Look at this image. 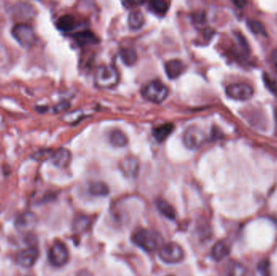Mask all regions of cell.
<instances>
[{
  "instance_id": "obj_1",
  "label": "cell",
  "mask_w": 277,
  "mask_h": 276,
  "mask_svg": "<svg viewBox=\"0 0 277 276\" xmlns=\"http://www.w3.org/2000/svg\"><path fill=\"white\" fill-rule=\"evenodd\" d=\"M132 240L138 247L143 250L152 253L157 250L162 242V237L157 233L148 229H140L137 231L132 237Z\"/></svg>"
},
{
  "instance_id": "obj_2",
  "label": "cell",
  "mask_w": 277,
  "mask_h": 276,
  "mask_svg": "<svg viewBox=\"0 0 277 276\" xmlns=\"http://www.w3.org/2000/svg\"><path fill=\"white\" fill-rule=\"evenodd\" d=\"M119 75L115 67L111 65H102L95 73V83L101 88H111L117 85Z\"/></svg>"
},
{
  "instance_id": "obj_3",
  "label": "cell",
  "mask_w": 277,
  "mask_h": 276,
  "mask_svg": "<svg viewBox=\"0 0 277 276\" xmlns=\"http://www.w3.org/2000/svg\"><path fill=\"white\" fill-rule=\"evenodd\" d=\"M12 37L25 49H29L36 42V34L32 26L28 24L19 23L12 29Z\"/></svg>"
},
{
  "instance_id": "obj_4",
  "label": "cell",
  "mask_w": 277,
  "mask_h": 276,
  "mask_svg": "<svg viewBox=\"0 0 277 276\" xmlns=\"http://www.w3.org/2000/svg\"><path fill=\"white\" fill-rule=\"evenodd\" d=\"M141 92L143 97L149 102L159 104L166 99L169 90L161 81H153L143 86Z\"/></svg>"
},
{
  "instance_id": "obj_5",
  "label": "cell",
  "mask_w": 277,
  "mask_h": 276,
  "mask_svg": "<svg viewBox=\"0 0 277 276\" xmlns=\"http://www.w3.org/2000/svg\"><path fill=\"white\" fill-rule=\"evenodd\" d=\"M159 257L166 263L174 264L184 258V251L178 243L168 242L160 248Z\"/></svg>"
},
{
  "instance_id": "obj_6",
  "label": "cell",
  "mask_w": 277,
  "mask_h": 276,
  "mask_svg": "<svg viewBox=\"0 0 277 276\" xmlns=\"http://www.w3.org/2000/svg\"><path fill=\"white\" fill-rule=\"evenodd\" d=\"M48 259L54 267H62L69 260V252L62 242H55L48 252Z\"/></svg>"
},
{
  "instance_id": "obj_7",
  "label": "cell",
  "mask_w": 277,
  "mask_h": 276,
  "mask_svg": "<svg viewBox=\"0 0 277 276\" xmlns=\"http://www.w3.org/2000/svg\"><path fill=\"white\" fill-rule=\"evenodd\" d=\"M226 94L233 100L247 101L253 97L254 88L248 83H231L227 86Z\"/></svg>"
},
{
  "instance_id": "obj_8",
  "label": "cell",
  "mask_w": 277,
  "mask_h": 276,
  "mask_svg": "<svg viewBox=\"0 0 277 276\" xmlns=\"http://www.w3.org/2000/svg\"><path fill=\"white\" fill-rule=\"evenodd\" d=\"M204 140V134L194 126L188 127L183 135V142L189 149H198Z\"/></svg>"
},
{
  "instance_id": "obj_9",
  "label": "cell",
  "mask_w": 277,
  "mask_h": 276,
  "mask_svg": "<svg viewBox=\"0 0 277 276\" xmlns=\"http://www.w3.org/2000/svg\"><path fill=\"white\" fill-rule=\"evenodd\" d=\"M39 258V252L37 248L30 247L25 248L17 253L16 261L19 266L23 268H30L33 267Z\"/></svg>"
},
{
  "instance_id": "obj_10",
  "label": "cell",
  "mask_w": 277,
  "mask_h": 276,
  "mask_svg": "<svg viewBox=\"0 0 277 276\" xmlns=\"http://www.w3.org/2000/svg\"><path fill=\"white\" fill-rule=\"evenodd\" d=\"M52 163L59 168H64L68 166L72 159V154L67 148H58L52 153L51 157Z\"/></svg>"
},
{
  "instance_id": "obj_11",
  "label": "cell",
  "mask_w": 277,
  "mask_h": 276,
  "mask_svg": "<svg viewBox=\"0 0 277 276\" xmlns=\"http://www.w3.org/2000/svg\"><path fill=\"white\" fill-rule=\"evenodd\" d=\"M36 224V217L31 212H26L17 217L15 225L18 231L28 232L32 230Z\"/></svg>"
},
{
  "instance_id": "obj_12",
  "label": "cell",
  "mask_w": 277,
  "mask_h": 276,
  "mask_svg": "<svg viewBox=\"0 0 277 276\" xmlns=\"http://www.w3.org/2000/svg\"><path fill=\"white\" fill-rule=\"evenodd\" d=\"M165 69L169 79L174 80L184 72L185 65L180 60H169L165 65Z\"/></svg>"
},
{
  "instance_id": "obj_13",
  "label": "cell",
  "mask_w": 277,
  "mask_h": 276,
  "mask_svg": "<svg viewBox=\"0 0 277 276\" xmlns=\"http://www.w3.org/2000/svg\"><path fill=\"white\" fill-rule=\"evenodd\" d=\"M138 162L135 157H128L121 162L120 168L125 176L128 177H137L138 172Z\"/></svg>"
},
{
  "instance_id": "obj_14",
  "label": "cell",
  "mask_w": 277,
  "mask_h": 276,
  "mask_svg": "<svg viewBox=\"0 0 277 276\" xmlns=\"http://www.w3.org/2000/svg\"><path fill=\"white\" fill-rule=\"evenodd\" d=\"M156 206H157V209L159 210V212L162 215H164L166 218L172 220V221L175 220L176 217H177L176 210L167 201L162 199V198H158L156 201Z\"/></svg>"
},
{
  "instance_id": "obj_15",
  "label": "cell",
  "mask_w": 277,
  "mask_h": 276,
  "mask_svg": "<svg viewBox=\"0 0 277 276\" xmlns=\"http://www.w3.org/2000/svg\"><path fill=\"white\" fill-rule=\"evenodd\" d=\"M229 248L224 242H218L212 248V256L217 262H221L229 255Z\"/></svg>"
},
{
  "instance_id": "obj_16",
  "label": "cell",
  "mask_w": 277,
  "mask_h": 276,
  "mask_svg": "<svg viewBox=\"0 0 277 276\" xmlns=\"http://www.w3.org/2000/svg\"><path fill=\"white\" fill-rule=\"evenodd\" d=\"M74 39L79 46H86L93 45L97 42V37L91 31H82L74 35Z\"/></svg>"
},
{
  "instance_id": "obj_17",
  "label": "cell",
  "mask_w": 277,
  "mask_h": 276,
  "mask_svg": "<svg viewBox=\"0 0 277 276\" xmlns=\"http://www.w3.org/2000/svg\"><path fill=\"white\" fill-rule=\"evenodd\" d=\"M173 131V125L171 123H166L162 126L155 128L153 131V136L156 138V140L159 143H162L163 141L166 140L169 135L172 133Z\"/></svg>"
},
{
  "instance_id": "obj_18",
  "label": "cell",
  "mask_w": 277,
  "mask_h": 276,
  "mask_svg": "<svg viewBox=\"0 0 277 276\" xmlns=\"http://www.w3.org/2000/svg\"><path fill=\"white\" fill-rule=\"evenodd\" d=\"M76 20L72 15H63L57 21V28L62 32H70L75 28Z\"/></svg>"
},
{
  "instance_id": "obj_19",
  "label": "cell",
  "mask_w": 277,
  "mask_h": 276,
  "mask_svg": "<svg viewBox=\"0 0 277 276\" xmlns=\"http://www.w3.org/2000/svg\"><path fill=\"white\" fill-rule=\"evenodd\" d=\"M109 140L112 145L118 147H124L127 145L128 142L127 136L118 130L111 131L109 136Z\"/></svg>"
},
{
  "instance_id": "obj_20",
  "label": "cell",
  "mask_w": 277,
  "mask_h": 276,
  "mask_svg": "<svg viewBox=\"0 0 277 276\" xmlns=\"http://www.w3.org/2000/svg\"><path fill=\"white\" fill-rule=\"evenodd\" d=\"M144 21V16L139 11L131 12L128 16V25L132 29L137 30L142 28Z\"/></svg>"
},
{
  "instance_id": "obj_21",
  "label": "cell",
  "mask_w": 277,
  "mask_h": 276,
  "mask_svg": "<svg viewBox=\"0 0 277 276\" xmlns=\"http://www.w3.org/2000/svg\"><path fill=\"white\" fill-rule=\"evenodd\" d=\"M121 60L127 66H133L137 61V54L134 49L123 48L119 52Z\"/></svg>"
},
{
  "instance_id": "obj_22",
  "label": "cell",
  "mask_w": 277,
  "mask_h": 276,
  "mask_svg": "<svg viewBox=\"0 0 277 276\" xmlns=\"http://www.w3.org/2000/svg\"><path fill=\"white\" fill-rule=\"evenodd\" d=\"M89 192L95 196H107L110 193L109 187L102 182H93L89 187Z\"/></svg>"
},
{
  "instance_id": "obj_23",
  "label": "cell",
  "mask_w": 277,
  "mask_h": 276,
  "mask_svg": "<svg viewBox=\"0 0 277 276\" xmlns=\"http://www.w3.org/2000/svg\"><path fill=\"white\" fill-rule=\"evenodd\" d=\"M148 7L152 12L158 16H164L169 9L168 2L165 1H152L149 2Z\"/></svg>"
},
{
  "instance_id": "obj_24",
  "label": "cell",
  "mask_w": 277,
  "mask_h": 276,
  "mask_svg": "<svg viewBox=\"0 0 277 276\" xmlns=\"http://www.w3.org/2000/svg\"><path fill=\"white\" fill-rule=\"evenodd\" d=\"M246 268L242 263L231 262L227 269L228 276H246Z\"/></svg>"
},
{
  "instance_id": "obj_25",
  "label": "cell",
  "mask_w": 277,
  "mask_h": 276,
  "mask_svg": "<svg viewBox=\"0 0 277 276\" xmlns=\"http://www.w3.org/2000/svg\"><path fill=\"white\" fill-rule=\"evenodd\" d=\"M90 224V219L85 216H80L75 220L73 228L77 232H83V231L87 230Z\"/></svg>"
},
{
  "instance_id": "obj_26",
  "label": "cell",
  "mask_w": 277,
  "mask_h": 276,
  "mask_svg": "<svg viewBox=\"0 0 277 276\" xmlns=\"http://www.w3.org/2000/svg\"><path fill=\"white\" fill-rule=\"evenodd\" d=\"M247 26L249 30L252 32H254V34L266 35V30L264 26L262 25L259 21H255V20H249L247 22Z\"/></svg>"
},
{
  "instance_id": "obj_27",
  "label": "cell",
  "mask_w": 277,
  "mask_h": 276,
  "mask_svg": "<svg viewBox=\"0 0 277 276\" xmlns=\"http://www.w3.org/2000/svg\"><path fill=\"white\" fill-rule=\"evenodd\" d=\"M258 271L262 276H270V264L268 261L262 260L258 264Z\"/></svg>"
},
{
  "instance_id": "obj_28",
  "label": "cell",
  "mask_w": 277,
  "mask_h": 276,
  "mask_svg": "<svg viewBox=\"0 0 277 276\" xmlns=\"http://www.w3.org/2000/svg\"><path fill=\"white\" fill-rule=\"evenodd\" d=\"M51 155H52V152H51L50 150H42V151L36 152L32 157H33L34 159L39 161V160L46 159L49 156L51 157Z\"/></svg>"
},
{
  "instance_id": "obj_29",
  "label": "cell",
  "mask_w": 277,
  "mask_h": 276,
  "mask_svg": "<svg viewBox=\"0 0 277 276\" xmlns=\"http://www.w3.org/2000/svg\"><path fill=\"white\" fill-rule=\"evenodd\" d=\"M70 107V104L67 102H62L58 104L57 106L54 108V110L55 113H60L62 111L67 110Z\"/></svg>"
},
{
  "instance_id": "obj_30",
  "label": "cell",
  "mask_w": 277,
  "mask_h": 276,
  "mask_svg": "<svg viewBox=\"0 0 277 276\" xmlns=\"http://www.w3.org/2000/svg\"><path fill=\"white\" fill-rule=\"evenodd\" d=\"M264 82L267 87L271 90V92H274V93L277 92V84L273 82V80H270L269 77H264Z\"/></svg>"
},
{
  "instance_id": "obj_31",
  "label": "cell",
  "mask_w": 277,
  "mask_h": 276,
  "mask_svg": "<svg viewBox=\"0 0 277 276\" xmlns=\"http://www.w3.org/2000/svg\"><path fill=\"white\" fill-rule=\"evenodd\" d=\"M271 59H272L273 66H274V67L277 70V48L274 49L273 52H272Z\"/></svg>"
},
{
  "instance_id": "obj_32",
  "label": "cell",
  "mask_w": 277,
  "mask_h": 276,
  "mask_svg": "<svg viewBox=\"0 0 277 276\" xmlns=\"http://www.w3.org/2000/svg\"><path fill=\"white\" fill-rule=\"evenodd\" d=\"M76 276H93L92 273H91L88 270H82V271H80V272L76 275Z\"/></svg>"
},
{
  "instance_id": "obj_33",
  "label": "cell",
  "mask_w": 277,
  "mask_h": 276,
  "mask_svg": "<svg viewBox=\"0 0 277 276\" xmlns=\"http://www.w3.org/2000/svg\"><path fill=\"white\" fill-rule=\"evenodd\" d=\"M36 110H37V112H39V113H43V112L46 111L47 107H45V106H37V107H36Z\"/></svg>"
},
{
  "instance_id": "obj_34",
  "label": "cell",
  "mask_w": 277,
  "mask_h": 276,
  "mask_svg": "<svg viewBox=\"0 0 277 276\" xmlns=\"http://www.w3.org/2000/svg\"><path fill=\"white\" fill-rule=\"evenodd\" d=\"M276 133L277 135V110H275Z\"/></svg>"
},
{
  "instance_id": "obj_35",
  "label": "cell",
  "mask_w": 277,
  "mask_h": 276,
  "mask_svg": "<svg viewBox=\"0 0 277 276\" xmlns=\"http://www.w3.org/2000/svg\"><path fill=\"white\" fill-rule=\"evenodd\" d=\"M173 276V275H168V276Z\"/></svg>"
}]
</instances>
